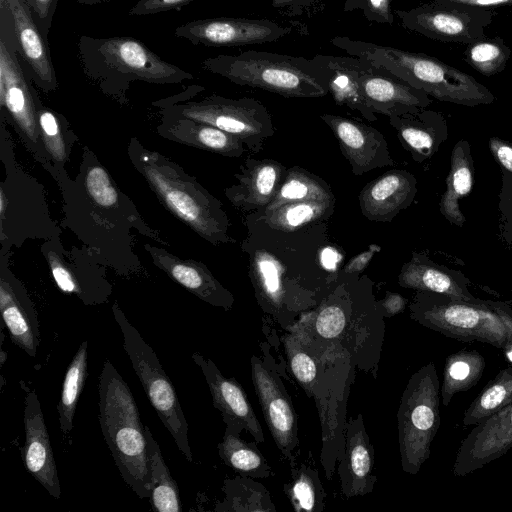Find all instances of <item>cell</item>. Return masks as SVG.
I'll use <instances>...</instances> for the list:
<instances>
[{"label": "cell", "instance_id": "6da1fadb", "mask_svg": "<svg viewBox=\"0 0 512 512\" xmlns=\"http://www.w3.org/2000/svg\"><path fill=\"white\" fill-rule=\"evenodd\" d=\"M331 43L350 56L389 70L439 101L468 107L495 101L492 92L474 77L433 56L345 36L334 37Z\"/></svg>", "mask_w": 512, "mask_h": 512}, {"label": "cell", "instance_id": "7a4b0ae2", "mask_svg": "<svg viewBox=\"0 0 512 512\" xmlns=\"http://www.w3.org/2000/svg\"><path fill=\"white\" fill-rule=\"evenodd\" d=\"M98 393L101 431L120 475L139 498H149L145 429L128 384L108 359L99 376Z\"/></svg>", "mask_w": 512, "mask_h": 512}, {"label": "cell", "instance_id": "3957f363", "mask_svg": "<svg viewBox=\"0 0 512 512\" xmlns=\"http://www.w3.org/2000/svg\"><path fill=\"white\" fill-rule=\"evenodd\" d=\"M201 65L235 84L284 97L317 98L329 93V73L313 58L248 50L209 57Z\"/></svg>", "mask_w": 512, "mask_h": 512}, {"label": "cell", "instance_id": "277c9868", "mask_svg": "<svg viewBox=\"0 0 512 512\" xmlns=\"http://www.w3.org/2000/svg\"><path fill=\"white\" fill-rule=\"evenodd\" d=\"M410 317L421 325L461 341H479L503 349L512 348V305L493 300L465 301L417 291Z\"/></svg>", "mask_w": 512, "mask_h": 512}, {"label": "cell", "instance_id": "5b68a950", "mask_svg": "<svg viewBox=\"0 0 512 512\" xmlns=\"http://www.w3.org/2000/svg\"><path fill=\"white\" fill-rule=\"evenodd\" d=\"M78 53L85 73L103 83L140 80L173 84L193 79L191 73L166 62L132 37L93 38L84 35L79 39Z\"/></svg>", "mask_w": 512, "mask_h": 512}, {"label": "cell", "instance_id": "8992f818", "mask_svg": "<svg viewBox=\"0 0 512 512\" xmlns=\"http://www.w3.org/2000/svg\"><path fill=\"white\" fill-rule=\"evenodd\" d=\"M141 156V171L167 207L213 244L234 242L222 204L192 179H186L161 155Z\"/></svg>", "mask_w": 512, "mask_h": 512}, {"label": "cell", "instance_id": "52a82bcc", "mask_svg": "<svg viewBox=\"0 0 512 512\" xmlns=\"http://www.w3.org/2000/svg\"><path fill=\"white\" fill-rule=\"evenodd\" d=\"M440 381L433 362L409 379L397 413L401 465L416 474L429 458L440 427Z\"/></svg>", "mask_w": 512, "mask_h": 512}, {"label": "cell", "instance_id": "ba28073f", "mask_svg": "<svg viewBox=\"0 0 512 512\" xmlns=\"http://www.w3.org/2000/svg\"><path fill=\"white\" fill-rule=\"evenodd\" d=\"M112 311L123 336V348L152 407L173 437L178 449L187 461L192 462L193 456L188 442V423L175 388L154 350L128 321L121 309L114 305Z\"/></svg>", "mask_w": 512, "mask_h": 512}, {"label": "cell", "instance_id": "9c48e42d", "mask_svg": "<svg viewBox=\"0 0 512 512\" xmlns=\"http://www.w3.org/2000/svg\"><path fill=\"white\" fill-rule=\"evenodd\" d=\"M172 116L203 122L237 136L248 150L258 153L275 129L268 109L253 98L231 99L211 95L201 101L168 109Z\"/></svg>", "mask_w": 512, "mask_h": 512}, {"label": "cell", "instance_id": "30bf717a", "mask_svg": "<svg viewBox=\"0 0 512 512\" xmlns=\"http://www.w3.org/2000/svg\"><path fill=\"white\" fill-rule=\"evenodd\" d=\"M0 39L18 53L28 76L43 90L58 87L48 38L26 0H0Z\"/></svg>", "mask_w": 512, "mask_h": 512}, {"label": "cell", "instance_id": "8fae6325", "mask_svg": "<svg viewBox=\"0 0 512 512\" xmlns=\"http://www.w3.org/2000/svg\"><path fill=\"white\" fill-rule=\"evenodd\" d=\"M406 29L441 42L468 45L486 37L493 20L491 10L441 5L433 2L408 10H395Z\"/></svg>", "mask_w": 512, "mask_h": 512}, {"label": "cell", "instance_id": "7c38bea8", "mask_svg": "<svg viewBox=\"0 0 512 512\" xmlns=\"http://www.w3.org/2000/svg\"><path fill=\"white\" fill-rule=\"evenodd\" d=\"M291 28L268 19L215 17L189 21L175 29V36L194 45L233 47L275 42Z\"/></svg>", "mask_w": 512, "mask_h": 512}, {"label": "cell", "instance_id": "4fadbf2b", "mask_svg": "<svg viewBox=\"0 0 512 512\" xmlns=\"http://www.w3.org/2000/svg\"><path fill=\"white\" fill-rule=\"evenodd\" d=\"M251 374L265 422L282 456L295 464L298 448L296 414L282 381L266 362L251 357Z\"/></svg>", "mask_w": 512, "mask_h": 512}, {"label": "cell", "instance_id": "5bb4252c", "mask_svg": "<svg viewBox=\"0 0 512 512\" xmlns=\"http://www.w3.org/2000/svg\"><path fill=\"white\" fill-rule=\"evenodd\" d=\"M358 83L363 97L375 114L398 116L427 108L432 103L424 91L365 59Z\"/></svg>", "mask_w": 512, "mask_h": 512}, {"label": "cell", "instance_id": "9a60e30c", "mask_svg": "<svg viewBox=\"0 0 512 512\" xmlns=\"http://www.w3.org/2000/svg\"><path fill=\"white\" fill-rule=\"evenodd\" d=\"M512 448V401L475 425L463 440L454 474L463 476L503 456Z\"/></svg>", "mask_w": 512, "mask_h": 512}, {"label": "cell", "instance_id": "2e32d148", "mask_svg": "<svg viewBox=\"0 0 512 512\" xmlns=\"http://www.w3.org/2000/svg\"><path fill=\"white\" fill-rule=\"evenodd\" d=\"M320 118L337 138L354 175L394 164L387 141L374 127L340 115L324 113Z\"/></svg>", "mask_w": 512, "mask_h": 512}, {"label": "cell", "instance_id": "e0dca14e", "mask_svg": "<svg viewBox=\"0 0 512 512\" xmlns=\"http://www.w3.org/2000/svg\"><path fill=\"white\" fill-rule=\"evenodd\" d=\"M23 422L25 442L21 455L24 465L53 498L59 499L61 489L56 461L35 390H28L24 397Z\"/></svg>", "mask_w": 512, "mask_h": 512}, {"label": "cell", "instance_id": "ac0fdd59", "mask_svg": "<svg viewBox=\"0 0 512 512\" xmlns=\"http://www.w3.org/2000/svg\"><path fill=\"white\" fill-rule=\"evenodd\" d=\"M209 387L214 406L221 412L226 424H234L249 432L256 442L264 441L262 427L245 391L233 378L225 377L210 359L192 354Z\"/></svg>", "mask_w": 512, "mask_h": 512}, {"label": "cell", "instance_id": "d6986e66", "mask_svg": "<svg viewBox=\"0 0 512 512\" xmlns=\"http://www.w3.org/2000/svg\"><path fill=\"white\" fill-rule=\"evenodd\" d=\"M344 436V450L339 458L342 493L348 498L370 493L376 482L374 448L361 414L345 424Z\"/></svg>", "mask_w": 512, "mask_h": 512}, {"label": "cell", "instance_id": "ffe728a7", "mask_svg": "<svg viewBox=\"0 0 512 512\" xmlns=\"http://www.w3.org/2000/svg\"><path fill=\"white\" fill-rule=\"evenodd\" d=\"M417 193V180L406 170H390L369 182L359 194L362 214L370 221L390 222L409 207Z\"/></svg>", "mask_w": 512, "mask_h": 512}, {"label": "cell", "instance_id": "44dd1931", "mask_svg": "<svg viewBox=\"0 0 512 512\" xmlns=\"http://www.w3.org/2000/svg\"><path fill=\"white\" fill-rule=\"evenodd\" d=\"M17 51L0 39V100L26 132L36 128L37 103Z\"/></svg>", "mask_w": 512, "mask_h": 512}, {"label": "cell", "instance_id": "7402d4cb", "mask_svg": "<svg viewBox=\"0 0 512 512\" xmlns=\"http://www.w3.org/2000/svg\"><path fill=\"white\" fill-rule=\"evenodd\" d=\"M286 172L285 166L273 159L248 158L235 175L238 183L226 190L227 198L242 211L264 209L274 198Z\"/></svg>", "mask_w": 512, "mask_h": 512}, {"label": "cell", "instance_id": "603a6c76", "mask_svg": "<svg viewBox=\"0 0 512 512\" xmlns=\"http://www.w3.org/2000/svg\"><path fill=\"white\" fill-rule=\"evenodd\" d=\"M398 283L404 288L439 293L453 299H478L469 290L471 281L461 271L438 264L425 253H412L401 268Z\"/></svg>", "mask_w": 512, "mask_h": 512}, {"label": "cell", "instance_id": "cb8c5ba5", "mask_svg": "<svg viewBox=\"0 0 512 512\" xmlns=\"http://www.w3.org/2000/svg\"><path fill=\"white\" fill-rule=\"evenodd\" d=\"M388 118L402 147L417 163L432 158L448 139V123L440 112L423 108Z\"/></svg>", "mask_w": 512, "mask_h": 512}, {"label": "cell", "instance_id": "d4e9b609", "mask_svg": "<svg viewBox=\"0 0 512 512\" xmlns=\"http://www.w3.org/2000/svg\"><path fill=\"white\" fill-rule=\"evenodd\" d=\"M0 310L12 342L35 357L41 341L37 312L20 284L4 275L0 284Z\"/></svg>", "mask_w": 512, "mask_h": 512}, {"label": "cell", "instance_id": "484cf974", "mask_svg": "<svg viewBox=\"0 0 512 512\" xmlns=\"http://www.w3.org/2000/svg\"><path fill=\"white\" fill-rule=\"evenodd\" d=\"M150 253L159 267L201 300L225 310L233 306V295L213 277L204 265L180 260L155 248H151Z\"/></svg>", "mask_w": 512, "mask_h": 512}, {"label": "cell", "instance_id": "4316f807", "mask_svg": "<svg viewBox=\"0 0 512 512\" xmlns=\"http://www.w3.org/2000/svg\"><path fill=\"white\" fill-rule=\"evenodd\" d=\"M313 59L329 73V92L338 105L357 110L367 121L377 120L363 97L358 77L364 59L354 56L315 55Z\"/></svg>", "mask_w": 512, "mask_h": 512}, {"label": "cell", "instance_id": "83f0119b", "mask_svg": "<svg viewBox=\"0 0 512 512\" xmlns=\"http://www.w3.org/2000/svg\"><path fill=\"white\" fill-rule=\"evenodd\" d=\"M161 131L175 141L228 157H240L246 148L237 136L189 118L170 115Z\"/></svg>", "mask_w": 512, "mask_h": 512}, {"label": "cell", "instance_id": "f1b7e54d", "mask_svg": "<svg viewBox=\"0 0 512 512\" xmlns=\"http://www.w3.org/2000/svg\"><path fill=\"white\" fill-rule=\"evenodd\" d=\"M474 172L470 143L461 139L452 149L450 169L445 180L446 190L439 201L440 213L449 223L459 228H462L466 222V217L460 210L459 201L472 191Z\"/></svg>", "mask_w": 512, "mask_h": 512}, {"label": "cell", "instance_id": "f546056e", "mask_svg": "<svg viewBox=\"0 0 512 512\" xmlns=\"http://www.w3.org/2000/svg\"><path fill=\"white\" fill-rule=\"evenodd\" d=\"M147 440L149 467V500L154 510L159 512H181L179 488L164 462L160 446L147 425L144 426Z\"/></svg>", "mask_w": 512, "mask_h": 512}, {"label": "cell", "instance_id": "4dcf8cb0", "mask_svg": "<svg viewBox=\"0 0 512 512\" xmlns=\"http://www.w3.org/2000/svg\"><path fill=\"white\" fill-rule=\"evenodd\" d=\"M243 429L234 424H226L225 433L218 452L223 462L243 475L253 478H266L271 469L257 447L240 438Z\"/></svg>", "mask_w": 512, "mask_h": 512}, {"label": "cell", "instance_id": "1f68e13d", "mask_svg": "<svg viewBox=\"0 0 512 512\" xmlns=\"http://www.w3.org/2000/svg\"><path fill=\"white\" fill-rule=\"evenodd\" d=\"M306 200H335L330 186L320 177L300 167L287 169L272 201L263 209L270 213L280 206Z\"/></svg>", "mask_w": 512, "mask_h": 512}, {"label": "cell", "instance_id": "d6a6232c", "mask_svg": "<svg viewBox=\"0 0 512 512\" xmlns=\"http://www.w3.org/2000/svg\"><path fill=\"white\" fill-rule=\"evenodd\" d=\"M88 375V342L83 341L70 362L57 405L59 425L64 435L73 429L76 406Z\"/></svg>", "mask_w": 512, "mask_h": 512}, {"label": "cell", "instance_id": "836d02e7", "mask_svg": "<svg viewBox=\"0 0 512 512\" xmlns=\"http://www.w3.org/2000/svg\"><path fill=\"white\" fill-rule=\"evenodd\" d=\"M484 360L476 351H461L446 360L441 400L447 406L452 397L473 387L481 378Z\"/></svg>", "mask_w": 512, "mask_h": 512}, {"label": "cell", "instance_id": "e575fe53", "mask_svg": "<svg viewBox=\"0 0 512 512\" xmlns=\"http://www.w3.org/2000/svg\"><path fill=\"white\" fill-rule=\"evenodd\" d=\"M335 200H306L284 204L276 210L262 215L270 228L292 231L305 224L323 219L333 210Z\"/></svg>", "mask_w": 512, "mask_h": 512}, {"label": "cell", "instance_id": "d590c367", "mask_svg": "<svg viewBox=\"0 0 512 512\" xmlns=\"http://www.w3.org/2000/svg\"><path fill=\"white\" fill-rule=\"evenodd\" d=\"M512 401V365L503 369L474 399L463 415L465 426L477 425Z\"/></svg>", "mask_w": 512, "mask_h": 512}, {"label": "cell", "instance_id": "8d00e7d4", "mask_svg": "<svg viewBox=\"0 0 512 512\" xmlns=\"http://www.w3.org/2000/svg\"><path fill=\"white\" fill-rule=\"evenodd\" d=\"M512 54L511 48L500 37L483 38L466 45L465 60L484 76L502 72Z\"/></svg>", "mask_w": 512, "mask_h": 512}, {"label": "cell", "instance_id": "74e56055", "mask_svg": "<svg viewBox=\"0 0 512 512\" xmlns=\"http://www.w3.org/2000/svg\"><path fill=\"white\" fill-rule=\"evenodd\" d=\"M254 276L259 303L268 313L283 321L284 291L275 260L266 255L259 257Z\"/></svg>", "mask_w": 512, "mask_h": 512}, {"label": "cell", "instance_id": "f35d334b", "mask_svg": "<svg viewBox=\"0 0 512 512\" xmlns=\"http://www.w3.org/2000/svg\"><path fill=\"white\" fill-rule=\"evenodd\" d=\"M285 490L296 511H321L324 507L325 493L318 473L305 465L293 467L292 481Z\"/></svg>", "mask_w": 512, "mask_h": 512}, {"label": "cell", "instance_id": "ab89813d", "mask_svg": "<svg viewBox=\"0 0 512 512\" xmlns=\"http://www.w3.org/2000/svg\"><path fill=\"white\" fill-rule=\"evenodd\" d=\"M284 349L289 361L290 369L305 392L312 396L318 376L317 356L308 350L307 344L295 332L285 334L283 337Z\"/></svg>", "mask_w": 512, "mask_h": 512}, {"label": "cell", "instance_id": "60d3db41", "mask_svg": "<svg viewBox=\"0 0 512 512\" xmlns=\"http://www.w3.org/2000/svg\"><path fill=\"white\" fill-rule=\"evenodd\" d=\"M255 482L248 481L245 478H236L226 480L223 486V491L226 498L222 503H218L215 507L216 511H243L252 510L256 511V505L259 511H266L264 506H261V501L270 502L269 494L262 485H253Z\"/></svg>", "mask_w": 512, "mask_h": 512}, {"label": "cell", "instance_id": "b9f144b4", "mask_svg": "<svg viewBox=\"0 0 512 512\" xmlns=\"http://www.w3.org/2000/svg\"><path fill=\"white\" fill-rule=\"evenodd\" d=\"M501 188L498 194V232L499 241L512 249V174L502 171Z\"/></svg>", "mask_w": 512, "mask_h": 512}, {"label": "cell", "instance_id": "7bdbcfd3", "mask_svg": "<svg viewBox=\"0 0 512 512\" xmlns=\"http://www.w3.org/2000/svg\"><path fill=\"white\" fill-rule=\"evenodd\" d=\"M85 184L89 196L99 206L112 207L117 203V191L102 167H91L86 173Z\"/></svg>", "mask_w": 512, "mask_h": 512}, {"label": "cell", "instance_id": "ee69618b", "mask_svg": "<svg viewBox=\"0 0 512 512\" xmlns=\"http://www.w3.org/2000/svg\"><path fill=\"white\" fill-rule=\"evenodd\" d=\"M343 10L361 11L369 22L388 25L394 23L391 0H345Z\"/></svg>", "mask_w": 512, "mask_h": 512}, {"label": "cell", "instance_id": "f6af8a7d", "mask_svg": "<svg viewBox=\"0 0 512 512\" xmlns=\"http://www.w3.org/2000/svg\"><path fill=\"white\" fill-rule=\"evenodd\" d=\"M40 128L48 142L51 152L56 156H63L62 142L59 136V123L53 112L45 108H37Z\"/></svg>", "mask_w": 512, "mask_h": 512}, {"label": "cell", "instance_id": "bcb514c9", "mask_svg": "<svg viewBox=\"0 0 512 512\" xmlns=\"http://www.w3.org/2000/svg\"><path fill=\"white\" fill-rule=\"evenodd\" d=\"M195 0H138L128 12L129 16H146L178 10Z\"/></svg>", "mask_w": 512, "mask_h": 512}, {"label": "cell", "instance_id": "7dc6e473", "mask_svg": "<svg viewBox=\"0 0 512 512\" xmlns=\"http://www.w3.org/2000/svg\"><path fill=\"white\" fill-rule=\"evenodd\" d=\"M33 17L46 38L59 0H26Z\"/></svg>", "mask_w": 512, "mask_h": 512}, {"label": "cell", "instance_id": "c3c4849f", "mask_svg": "<svg viewBox=\"0 0 512 512\" xmlns=\"http://www.w3.org/2000/svg\"><path fill=\"white\" fill-rule=\"evenodd\" d=\"M488 146L501 171L512 174V142L494 136L489 138Z\"/></svg>", "mask_w": 512, "mask_h": 512}, {"label": "cell", "instance_id": "681fc988", "mask_svg": "<svg viewBox=\"0 0 512 512\" xmlns=\"http://www.w3.org/2000/svg\"><path fill=\"white\" fill-rule=\"evenodd\" d=\"M51 271L58 287L66 293H78V286L75 274L56 260H51Z\"/></svg>", "mask_w": 512, "mask_h": 512}, {"label": "cell", "instance_id": "f907efd6", "mask_svg": "<svg viewBox=\"0 0 512 512\" xmlns=\"http://www.w3.org/2000/svg\"><path fill=\"white\" fill-rule=\"evenodd\" d=\"M433 3L491 10L501 6H512V0H432Z\"/></svg>", "mask_w": 512, "mask_h": 512}, {"label": "cell", "instance_id": "816d5d0a", "mask_svg": "<svg viewBox=\"0 0 512 512\" xmlns=\"http://www.w3.org/2000/svg\"><path fill=\"white\" fill-rule=\"evenodd\" d=\"M381 250L377 244H371L366 251L353 257L344 267L346 274L359 273L366 268L373 256Z\"/></svg>", "mask_w": 512, "mask_h": 512}, {"label": "cell", "instance_id": "f5cc1de1", "mask_svg": "<svg viewBox=\"0 0 512 512\" xmlns=\"http://www.w3.org/2000/svg\"><path fill=\"white\" fill-rule=\"evenodd\" d=\"M407 300L398 293L387 292L385 298L380 302L381 311L384 316L391 317L401 313Z\"/></svg>", "mask_w": 512, "mask_h": 512}, {"label": "cell", "instance_id": "db71d44e", "mask_svg": "<svg viewBox=\"0 0 512 512\" xmlns=\"http://www.w3.org/2000/svg\"><path fill=\"white\" fill-rule=\"evenodd\" d=\"M317 0H272L271 5L276 9H286L291 13H300Z\"/></svg>", "mask_w": 512, "mask_h": 512}, {"label": "cell", "instance_id": "11a10c76", "mask_svg": "<svg viewBox=\"0 0 512 512\" xmlns=\"http://www.w3.org/2000/svg\"><path fill=\"white\" fill-rule=\"evenodd\" d=\"M108 0H76L77 3L84 4V5H94L102 2H106Z\"/></svg>", "mask_w": 512, "mask_h": 512}, {"label": "cell", "instance_id": "9f6ffc18", "mask_svg": "<svg viewBox=\"0 0 512 512\" xmlns=\"http://www.w3.org/2000/svg\"><path fill=\"white\" fill-rule=\"evenodd\" d=\"M506 355L508 360L512 363V348L508 351H506Z\"/></svg>", "mask_w": 512, "mask_h": 512}]
</instances>
